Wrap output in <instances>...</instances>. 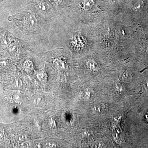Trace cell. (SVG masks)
Returning a JSON list of instances; mask_svg holds the SVG:
<instances>
[{
    "mask_svg": "<svg viewBox=\"0 0 148 148\" xmlns=\"http://www.w3.org/2000/svg\"><path fill=\"white\" fill-rule=\"evenodd\" d=\"M36 76L40 80L45 81L46 80L47 75L46 73L45 66L37 72Z\"/></svg>",
    "mask_w": 148,
    "mask_h": 148,
    "instance_id": "cell-10",
    "label": "cell"
},
{
    "mask_svg": "<svg viewBox=\"0 0 148 148\" xmlns=\"http://www.w3.org/2000/svg\"><path fill=\"white\" fill-rule=\"evenodd\" d=\"M56 10L62 8L65 5L66 0H49Z\"/></svg>",
    "mask_w": 148,
    "mask_h": 148,
    "instance_id": "cell-9",
    "label": "cell"
},
{
    "mask_svg": "<svg viewBox=\"0 0 148 148\" xmlns=\"http://www.w3.org/2000/svg\"><path fill=\"white\" fill-rule=\"evenodd\" d=\"M95 110L96 112H102L103 110V106L101 105H98V106H95Z\"/></svg>",
    "mask_w": 148,
    "mask_h": 148,
    "instance_id": "cell-12",
    "label": "cell"
},
{
    "mask_svg": "<svg viewBox=\"0 0 148 148\" xmlns=\"http://www.w3.org/2000/svg\"><path fill=\"white\" fill-rule=\"evenodd\" d=\"M92 5V0H80L78 4L77 7L81 11H85L90 10Z\"/></svg>",
    "mask_w": 148,
    "mask_h": 148,
    "instance_id": "cell-7",
    "label": "cell"
},
{
    "mask_svg": "<svg viewBox=\"0 0 148 148\" xmlns=\"http://www.w3.org/2000/svg\"><path fill=\"white\" fill-rule=\"evenodd\" d=\"M128 73L127 72H124L121 74V78L122 80L124 82H128L130 80L131 77L128 75Z\"/></svg>",
    "mask_w": 148,
    "mask_h": 148,
    "instance_id": "cell-11",
    "label": "cell"
},
{
    "mask_svg": "<svg viewBox=\"0 0 148 148\" xmlns=\"http://www.w3.org/2000/svg\"><path fill=\"white\" fill-rule=\"evenodd\" d=\"M46 146L47 147H56V145L55 143H52V142H49V143H47L46 145Z\"/></svg>",
    "mask_w": 148,
    "mask_h": 148,
    "instance_id": "cell-13",
    "label": "cell"
},
{
    "mask_svg": "<svg viewBox=\"0 0 148 148\" xmlns=\"http://www.w3.org/2000/svg\"><path fill=\"white\" fill-rule=\"evenodd\" d=\"M6 1V0H0V3H1L3 1Z\"/></svg>",
    "mask_w": 148,
    "mask_h": 148,
    "instance_id": "cell-15",
    "label": "cell"
},
{
    "mask_svg": "<svg viewBox=\"0 0 148 148\" xmlns=\"http://www.w3.org/2000/svg\"><path fill=\"white\" fill-rule=\"evenodd\" d=\"M79 33H73L70 39V46L74 51L82 50L85 46V41Z\"/></svg>",
    "mask_w": 148,
    "mask_h": 148,
    "instance_id": "cell-6",
    "label": "cell"
},
{
    "mask_svg": "<svg viewBox=\"0 0 148 148\" xmlns=\"http://www.w3.org/2000/svg\"><path fill=\"white\" fill-rule=\"evenodd\" d=\"M50 124L52 127H54V126H56L55 121L52 119L51 120V121H50Z\"/></svg>",
    "mask_w": 148,
    "mask_h": 148,
    "instance_id": "cell-14",
    "label": "cell"
},
{
    "mask_svg": "<svg viewBox=\"0 0 148 148\" xmlns=\"http://www.w3.org/2000/svg\"><path fill=\"white\" fill-rule=\"evenodd\" d=\"M31 51L28 43L15 37L3 53L13 59H17Z\"/></svg>",
    "mask_w": 148,
    "mask_h": 148,
    "instance_id": "cell-3",
    "label": "cell"
},
{
    "mask_svg": "<svg viewBox=\"0 0 148 148\" xmlns=\"http://www.w3.org/2000/svg\"><path fill=\"white\" fill-rule=\"evenodd\" d=\"M22 69L28 73H34L35 71L34 67L33 62L30 60H27L22 64Z\"/></svg>",
    "mask_w": 148,
    "mask_h": 148,
    "instance_id": "cell-8",
    "label": "cell"
},
{
    "mask_svg": "<svg viewBox=\"0 0 148 148\" xmlns=\"http://www.w3.org/2000/svg\"><path fill=\"white\" fill-rule=\"evenodd\" d=\"M27 9L45 22L56 14L57 10L49 0H27Z\"/></svg>",
    "mask_w": 148,
    "mask_h": 148,
    "instance_id": "cell-2",
    "label": "cell"
},
{
    "mask_svg": "<svg viewBox=\"0 0 148 148\" xmlns=\"http://www.w3.org/2000/svg\"><path fill=\"white\" fill-rule=\"evenodd\" d=\"M64 49L56 48L45 53H39L44 57L50 58L51 63L56 69L60 71H66L68 68L67 61L62 56Z\"/></svg>",
    "mask_w": 148,
    "mask_h": 148,
    "instance_id": "cell-4",
    "label": "cell"
},
{
    "mask_svg": "<svg viewBox=\"0 0 148 148\" xmlns=\"http://www.w3.org/2000/svg\"><path fill=\"white\" fill-rule=\"evenodd\" d=\"M15 37L8 30L0 27V50L4 52Z\"/></svg>",
    "mask_w": 148,
    "mask_h": 148,
    "instance_id": "cell-5",
    "label": "cell"
},
{
    "mask_svg": "<svg viewBox=\"0 0 148 148\" xmlns=\"http://www.w3.org/2000/svg\"><path fill=\"white\" fill-rule=\"evenodd\" d=\"M8 19L14 23L23 35L29 36L41 33L45 22L27 9L10 15Z\"/></svg>",
    "mask_w": 148,
    "mask_h": 148,
    "instance_id": "cell-1",
    "label": "cell"
}]
</instances>
